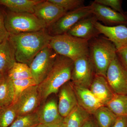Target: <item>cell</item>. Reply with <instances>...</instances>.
Instances as JSON below:
<instances>
[{
  "label": "cell",
  "mask_w": 127,
  "mask_h": 127,
  "mask_svg": "<svg viewBox=\"0 0 127 127\" xmlns=\"http://www.w3.org/2000/svg\"><path fill=\"white\" fill-rule=\"evenodd\" d=\"M7 76L12 81L32 78L29 66L17 62L8 72Z\"/></svg>",
  "instance_id": "obj_25"
},
{
  "label": "cell",
  "mask_w": 127,
  "mask_h": 127,
  "mask_svg": "<svg viewBox=\"0 0 127 127\" xmlns=\"http://www.w3.org/2000/svg\"><path fill=\"white\" fill-rule=\"evenodd\" d=\"M14 86V97L13 103L15 102L21 94L26 89L32 86L37 85L32 78L12 81Z\"/></svg>",
  "instance_id": "obj_28"
},
{
  "label": "cell",
  "mask_w": 127,
  "mask_h": 127,
  "mask_svg": "<svg viewBox=\"0 0 127 127\" xmlns=\"http://www.w3.org/2000/svg\"><path fill=\"white\" fill-rule=\"evenodd\" d=\"M48 127L46 125H43V124H40L39 125H37L36 127Z\"/></svg>",
  "instance_id": "obj_36"
},
{
  "label": "cell",
  "mask_w": 127,
  "mask_h": 127,
  "mask_svg": "<svg viewBox=\"0 0 127 127\" xmlns=\"http://www.w3.org/2000/svg\"><path fill=\"white\" fill-rule=\"evenodd\" d=\"M36 113L41 124L50 126L63 122L64 118L59 113L57 102L53 98L45 102Z\"/></svg>",
  "instance_id": "obj_16"
},
{
  "label": "cell",
  "mask_w": 127,
  "mask_h": 127,
  "mask_svg": "<svg viewBox=\"0 0 127 127\" xmlns=\"http://www.w3.org/2000/svg\"><path fill=\"white\" fill-rule=\"evenodd\" d=\"M59 92L58 106L60 115L64 118L78 105V103L73 86L70 81L63 85Z\"/></svg>",
  "instance_id": "obj_14"
},
{
  "label": "cell",
  "mask_w": 127,
  "mask_h": 127,
  "mask_svg": "<svg viewBox=\"0 0 127 127\" xmlns=\"http://www.w3.org/2000/svg\"><path fill=\"white\" fill-rule=\"evenodd\" d=\"M15 51L9 38L0 43V73L4 76L16 62Z\"/></svg>",
  "instance_id": "obj_19"
},
{
  "label": "cell",
  "mask_w": 127,
  "mask_h": 127,
  "mask_svg": "<svg viewBox=\"0 0 127 127\" xmlns=\"http://www.w3.org/2000/svg\"><path fill=\"white\" fill-rule=\"evenodd\" d=\"M41 103L38 85L28 88L21 94L16 101L12 103L18 116L36 112Z\"/></svg>",
  "instance_id": "obj_10"
},
{
  "label": "cell",
  "mask_w": 127,
  "mask_h": 127,
  "mask_svg": "<svg viewBox=\"0 0 127 127\" xmlns=\"http://www.w3.org/2000/svg\"><path fill=\"white\" fill-rule=\"evenodd\" d=\"M93 15L98 21L107 26H123L127 27V12L121 13L111 8L93 1L91 5Z\"/></svg>",
  "instance_id": "obj_11"
},
{
  "label": "cell",
  "mask_w": 127,
  "mask_h": 127,
  "mask_svg": "<svg viewBox=\"0 0 127 127\" xmlns=\"http://www.w3.org/2000/svg\"><path fill=\"white\" fill-rule=\"evenodd\" d=\"M73 62L71 82L75 86L89 88L95 73L89 56L81 57Z\"/></svg>",
  "instance_id": "obj_8"
},
{
  "label": "cell",
  "mask_w": 127,
  "mask_h": 127,
  "mask_svg": "<svg viewBox=\"0 0 127 127\" xmlns=\"http://www.w3.org/2000/svg\"><path fill=\"white\" fill-rule=\"evenodd\" d=\"M48 127H65L63 122L59 123L55 125L48 126Z\"/></svg>",
  "instance_id": "obj_35"
},
{
  "label": "cell",
  "mask_w": 127,
  "mask_h": 127,
  "mask_svg": "<svg viewBox=\"0 0 127 127\" xmlns=\"http://www.w3.org/2000/svg\"><path fill=\"white\" fill-rule=\"evenodd\" d=\"M73 65L72 60L58 55L48 75L38 85L41 102L46 101L51 94L57 93L63 85L71 81Z\"/></svg>",
  "instance_id": "obj_2"
},
{
  "label": "cell",
  "mask_w": 127,
  "mask_h": 127,
  "mask_svg": "<svg viewBox=\"0 0 127 127\" xmlns=\"http://www.w3.org/2000/svg\"><path fill=\"white\" fill-rule=\"evenodd\" d=\"M94 2L109 7L116 11L124 13L122 8V1L120 0H95Z\"/></svg>",
  "instance_id": "obj_30"
},
{
  "label": "cell",
  "mask_w": 127,
  "mask_h": 127,
  "mask_svg": "<svg viewBox=\"0 0 127 127\" xmlns=\"http://www.w3.org/2000/svg\"><path fill=\"white\" fill-rule=\"evenodd\" d=\"M117 55L123 66L127 71V48L117 51Z\"/></svg>",
  "instance_id": "obj_32"
},
{
  "label": "cell",
  "mask_w": 127,
  "mask_h": 127,
  "mask_svg": "<svg viewBox=\"0 0 127 127\" xmlns=\"http://www.w3.org/2000/svg\"><path fill=\"white\" fill-rule=\"evenodd\" d=\"M106 78L114 93L127 95V71L123 66L117 55L108 68Z\"/></svg>",
  "instance_id": "obj_9"
},
{
  "label": "cell",
  "mask_w": 127,
  "mask_h": 127,
  "mask_svg": "<svg viewBox=\"0 0 127 127\" xmlns=\"http://www.w3.org/2000/svg\"><path fill=\"white\" fill-rule=\"evenodd\" d=\"M89 89L104 106H106L116 94L111 89L106 78L101 75H95Z\"/></svg>",
  "instance_id": "obj_18"
},
{
  "label": "cell",
  "mask_w": 127,
  "mask_h": 127,
  "mask_svg": "<svg viewBox=\"0 0 127 127\" xmlns=\"http://www.w3.org/2000/svg\"><path fill=\"white\" fill-rule=\"evenodd\" d=\"M91 117V114L78 105L64 118L65 127H82Z\"/></svg>",
  "instance_id": "obj_21"
},
{
  "label": "cell",
  "mask_w": 127,
  "mask_h": 127,
  "mask_svg": "<svg viewBox=\"0 0 127 127\" xmlns=\"http://www.w3.org/2000/svg\"><path fill=\"white\" fill-rule=\"evenodd\" d=\"M92 15L90 5L67 12L48 28V33L52 36L66 34L79 21Z\"/></svg>",
  "instance_id": "obj_7"
},
{
  "label": "cell",
  "mask_w": 127,
  "mask_h": 127,
  "mask_svg": "<svg viewBox=\"0 0 127 127\" xmlns=\"http://www.w3.org/2000/svg\"><path fill=\"white\" fill-rule=\"evenodd\" d=\"M42 0H0L2 5L10 11L34 14V7Z\"/></svg>",
  "instance_id": "obj_20"
},
{
  "label": "cell",
  "mask_w": 127,
  "mask_h": 127,
  "mask_svg": "<svg viewBox=\"0 0 127 127\" xmlns=\"http://www.w3.org/2000/svg\"><path fill=\"white\" fill-rule=\"evenodd\" d=\"M72 85L78 105L91 115L98 108L103 106L89 88Z\"/></svg>",
  "instance_id": "obj_17"
},
{
  "label": "cell",
  "mask_w": 127,
  "mask_h": 127,
  "mask_svg": "<svg viewBox=\"0 0 127 127\" xmlns=\"http://www.w3.org/2000/svg\"><path fill=\"white\" fill-rule=\"evenodd\" d=\"M112 127H127V116L118 117Z\"/></svg>",
  "instance_id": "obj_33"
},
{
  "label": "cell",
  "mask_w": 127,
  "mask_h": 127,
  "mask_svg": "<svg viewBox=\"0 0 127 127\" xmlns=\"http://www.w3.org/2000/svg\"><path fill=\"white\" fill-rule=\"evenodd\" d=\"M14 97L13 82L6 75L0 82V107L12 104Z\"/></svg>",
  "instance_id": "obj_23"
},
{
  "label": "cell",
  "mask_w": 127,
  "mask_h": 127,
  "mask_svg": "<svg viewBox=\"0 0 127 127\" xmlns=\"http://www.w3.org/2000/svg\"><path fill=\"white\" fill-rule=\"evenodd\" d=\"M95 27L100 34H102L112 42L117 51L127 48V27L123 25L109 27L97 21Z\"/></svg>",
  "instance_id": "obj_13"
},
{
  "label": "cell",
  "mask_w": 127,
  "mask_h": 127,
  "mask_svg": "<svg viewBox=\"0 0 127 127\" xmlns=\"http://www.w3.org/2000/svg\"><path fill=\"white\" fill-rule=\"evenodd\" d=\"M58 55L49 44L34 57L29 67L32 78L37 85L42 82L47 77Z\"/></svg>",
  "instance_id": "obj_6"
},
{
  "label": "cell",
  "mask_w": 127,
  "mask_h": 127,
  "mask_svg": "<svg viewBox=\"0 0 127 127\" xmlns=\"http://www.w3.org/2000/svg\"><path fill=\"white\" fill-rule=\"evenodd\" d=\"M82 127H99L94 118L91 117Z\"/></svg>",
  "instance_id": "obj_34"
},
{
  "label": "cell",
  "mask_w": 127,
  "mask_h": 127,
  "mask_svg": "<svg viewBox=\"0 0 127 127\" xmlns=\"http://www.w3.org/2000/svg\"><path fill=\"white\" fill-rule=\"evenodd\" d=\"M5 26L10 35L39 31L46 26L34 14L3 11Z\"/></svg>",
  "instance_id": "obj_5"
},
{
  "label": "cell",
  "mask_w": 127,
  "mask_h": 127,
  "mask_svg": "<svg viewBox=\"0 0 127 127\" xmlns=\"http://www.w3.org/2000/svg\"><path fill=\"white\" fill-rule=\"evenodd\" d=\"M10 35L5 26L3 11L0 10V43L8 39Z\"/></svg>",
  "instance_id": "obj_31"
},
{
  "label": "cell",
  "mask_w": 127,
  "mask_h": 127,
  "mask_svg": "<svg viewBox=\"0 0 127 127\" xmlns=\"http://www.w3.org/2000/svg\"><path fill=\"white\" fill-rule=\"evenodd\" d=\"M89 41L66 33L52 36L49 45L58 55L74 62L81 57L89 56Z\"/></svg>",
  "instance_id": "obj_4"
},
{
  "label": "cell",
  "mask_w": 127,
  "mask_h": 127,
  "mask_svg": "<svg viewBox=\"0 0 127 127\" xmlns=\"http://www.w3.org/2000/svg\"><path fill=\"white\" fill-rule=\"evenodd\" d=\"M52 36L44 30L10 35L9 39L15 51L17 62L29 66L37 53L49 45Z\"/></svg>",
  "instance_id": "obj_1"
},
{
  "label": "cell",
  "mask_w": 127,
  "mask_h": 127,
  "mask_svg": "<svg viewBox=\"0 0 127 127\" xmlns=\"http://www.w3.org/2000/svg\"><path fill=\"white\" fill-rule=\"evenodd\" d=\"M18 116L13 104L0 107V127H9Z\"/></svg>",
  "instance_id": "obj_26"
},
{
  "label": "cell",
  "mask_w": 127,
  "mask_h": 127,
  "mask_svg": "<svg viewBox=\"0 0 127 127\" xmlns=\"http://www.w3.org/2000/svg\"><path fill=\"white\" fill-rule=\"evenodd\" d=\"M5 76L2 75V74H1V73H0V82L3 79V78Z\"/></svg>",
  "instance_id": "obj_37"
},
{
  "label": "cell",
  "mask_w": 127,
  "mask_h": 127,
  "mask_svg": "<svg viewBox=\"0 0 127 127\" xmlns=\"http://www.w3.org/2000/svg\"><path fill=\"white\" fill-rule=\"evenodd\" d=\"M67 12L71 11L84 6V0H50Z\"/></svg>",
  "instance_id": "obj_29"
},
{
  "label": "cell",
  "mask_w": 127,
  "mask_h": 127,
  "mask_svg": "<svg viewBox=\"0 0 127 127\" xmlns=\"http://www.w3.org/2000/svg\"><path fill=\"white\" fill-rule=\"evenodd\" d=\"M113 43L106 37L98 36L89 41V57L93 65L95 75L106 77L108 68L117 56Z\"/></svg>",
  "instance_id": "obj_3"
},
{
  "label": "cell",
  "mask_w": 127,
  "mask_h": 127,
  "mask_svg": "<svg viewBox=\"0 0 127 127\" xmlns=\"http://www.w3.org/2000/svg\"><path fill=\"white\" fill-rule=\"evenodd\" d=\"M93 115L99 127H112L118 117L106 106L104 105L98 108Z\"/></svg>",
  "instance_id": "obj_22"
},
{
  "label": "cell",
  "mask_w": 127,
  "mask_h": 127,
  "mask_svg": "<svg viewBox=\"0 0 127 127\" xmlns=\"http://www.w3.org/2000/svg\"><path fill=\"white\" fill-rule=\"evenodd\" d=\"M106 106L118 117L127 116V95L115 94Z\"/></svg>",
  "instance_id": "obj_24"
},
{
  "label": "cell",
  "mask_w": 127,
  "mask_h": 127,
  "mask_svg": "<svg viewBox=\"0 0 127 127\" xmlns=\"http://www.w3.org/2000/svg\"><path fill=\"white\" fill-rule=\"evenodd\" d=\"M67 12L51 2L50 0H42L34 7V14L45 24L47 28Z\"/></svg>",
  "instance_id": "obj_12"
},
{
  "label": "cell",
  "mask_w": 127,
  "mask_h": 127,
  "mask_svg": "<svg viewBox=\"0 0 127 127\" xmlns=\"http://www.w3.org/2000/svg\"><path fill=\"white\" fill-rule=\"evenodd\" d=\"M36 112L18 116L9 127H35L40 124Z\"/></svg>",
  "instance_id": "obj_27"
},
{
  "label": "cell",
  "mask_w": 127,
  "mask_h": 127,
  "mask_svg": "<svg viewBox=\"0 0 127 127\" xmlns=\"http://www.w3.org/2000/svg\"><path fill=\"white\" fill-rule=\"evenodd\" d=\"M97 21L95 16L91 15L79 21L68 31L67 34L89 40L100 34L95 26V23Z\"/></svg>",
  "instance_id": "obj_15"
}]
</instances>
